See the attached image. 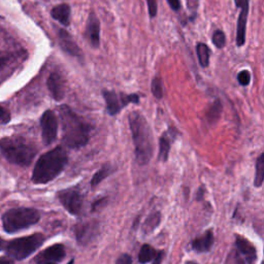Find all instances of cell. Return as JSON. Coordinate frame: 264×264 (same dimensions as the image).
<instances>
[{
    "mask_svg": "<svg viewBox=\"0 0 264 264\" xmlns=\"http://www.w3.org/2000/svg\"><path fill=\"white\" fill-rule=\"evenodd\" d=\"M237 8L241 9V13L237 19L236 27V45L237 47H243L246 42V29L247 21L249 15V0H234Z\"/></svg>",
    "mask_w": 264,
    "mask_h": 264,
    "instance_id": "obj_11",
    "label": "cell"
},
{
    "mask_svg": "<svg viewBox=\"0 0 264 264\" xmlns=\"http://www.w3.org/2000/svg\"><path fill=\"white\" fill-rule=\"evenodd\" d=\"M103 202H107V198H99V199H97L94 203H93V206H92V209L93 210H97V209H99L103 204Z\"/></svg>",
    "mask_w": 264,
    "mask_h": 264,
    "instance_id": "obj_33",
    "label": "cell"
},
{
    "mask_svg": "<svg viewBox=\"0 0 264 264\" xmlns=\"http://www.w3.org/2000/svg\"><path fill=\"white\" fill-rule=\"evenodd\" d=\"M8 61H9V58L6 55L0 54V70H2L7 65Z\"/></svg>",
    "mask_w": 264,
    "mask_h": 264,
    "instance_id": "obj_35",
    "label": "cell"
},
{
    "mask_svg": "<svg viewBox=\"0 0 264 264\" xmlns=\"http://www.w3.org/2000/svg\"><path fill=\"white\" fill-rule=\"evenodd\" d=\"M43 243L45 235L41 233L20 237L8 243L7 255L13 260H23L33 254Z\"/></svg>",
    "mask_w": 264,
    "mask_h": 264,
    "instance_id": "obj_6",
    "label": "cell"
},
{
    "mask_svg": "<svg viewBox=\"0 0 264 264\" xmlns=\"http://www.w3.org/2000/svg\"><path fill=\"white\" fill-rule=\"evenodd\" d=\"M41 136L42 141L46 146H50L54 143L58 135V120L55 113L48 110L40 118Z\"/></svg>",
    "mask_w": 264,
    "mask_h": 264,
    "instance_id": "obj_9",
    "label": "cell"
},
{
    "mask_svg": "<svg viewBox=\"0 0 264 264\" xmlns=\"http://www.w3.org/2000/svg\"><path fill=\"white\" fill-rule=\"evenodd\" d=\"M67 163V152L61 146L56 147L39 157L32 172V182L35 184L50 183L64 170Z\"/></svg>",
    "mask_w": 264,
    "mask_h": 264,
    "instance_id": "obj_3",
    "label": "cell"
},
{
    "mask_svg": "<svg viewBox=\"0 0 264 264\" xmlns=\"http://www.w3.org/2000/svg\"><path fill=\"white\" fill-rule=\"evenodd\" d=\"M66 252L65 248L61 244H56L49 247L45 251H42L38 256L36 257V261L38 264L45 263V262H60L65 258Z\"/></svg>",
    "mask_w": 264,
    "mask_h": 264,
    "instance_id": "obj_15",
    "label": "cell"
},
{
    "mask_svg": "<svg viewBox=\"0 0 264 264\" xmlns=\"http://www.w3.org/2000/svg\"><path fill=\"white\" fill-rule=\"evenodd\" d=\"M128 122L135 144L137 161L141 165H147L154 154V139L151 127L145 116L139 111L129 114Z\"/></svg>",
    "mask_w": 264,
    "mask_h": 264,
    "instance_id": "obj_2",
    "label": "cell"
},
{
    "mask_svg": "<svg viewBox=\"0 0 264 264\" xmlns=\"http://www.w3.org/2000/svg\"><path fill=\"white\" fill-rule=\"evenodd\" d=\"M196 53H197V57L200 66L203 68L207 67L209 64V57H210L209 48L203 42H198L196 46Z\"/></svg>",
    "mask_w": 264,
    "mask_h": 264,
    "instance_id": "obj_21",
    "label": "cell"
},
{
    "mask_svg": "<svg viewBox=\"0 0 264 264\" xmlns=\"http://www.w3.org/2000/svg\"><path fill=\"white\" fill-rule=\"evenodd\" d=\"M160 221H161V215L159 212H156L150 215L143 224V231L146 234L153 232L157 228V226L159 225Z\"/></svg>",
    "mask_w": 264,
    "mask_h": 264,
    "instance_id": "obj_22",
    "label": "cell"
},
{
    "mask_svg": "<svg viewBox=\"0 0 264 264\" xmlns=\"http://www.w3.org/2000/svg\"><path fill=\"white\" fill-rule=\"evenodd\" d=\"M73 262H74V261H73V260H70V262H69V263H68V264H73Z\"/></svg>",
    "mask_w": 264,
    "mask_h": 264,
    "instance_id": "obj_39",
    "label": "cell"
},
{
    "mask_svg": "<svg viewBox=\"0 0 264 264\" xmlns=\"http://www.w3.org/2000/svg\"><path fill=\"white\" fill-rule=\"evenodd\" d=\"M48 89L56 101H61L64 99L66 94V80L59 71L52 72L47 82Z\"/></svg>",
    "mask_w": 264,
    "mask_h": 264,
    "instance_id": "obj_12",
    "label": "cell"
},
{
    "mask_svg": "<svg viewBox=\"0 0 264 264\" xmlns=\"http://www.w3.org/2000/svg\"><path fill=\"white\" fill-rule=\"evenodd\" d=\"M107 112L111 116H117L124 108L130 103L138 104L140 102V95L138 94H125L117 93L115 91L104 90L102 92Z\"/></svg>",
    "mask_w": 264,
    "mask_h": 264,
    "instance_id": "obj_7",
    "label": "cell"
},
{
    "mask_svg": "<svg viewBox=\"0 0 264 264\" xmlns=\"http://www.w3.org/2000/svg\"><path fill=\"white\" fill-rule=\"evenodd\" d=\"M70 13H71L70 7L66 4H62L52 9L51 16L53 19L62 24L64 27H68L70 24V15H71Z\"/></svg>",
    "mask_w": 264,
    "mask_h": 264,
    "instance_id": "obj_18",
    "label": "cell"
},
{
    "mask_svg": "<svg viewBox=\"0 0 264 264\" xmlns=\"http://www.w3.org/2000/svg\"><path fill=\"white\" fill-rule=\"evenodd\" d=\"M157 255V251L150 245L146 244L141 248V251L139 253V261L142 264H146L150 261H152Z\"/></svg>",
    "mask_w": 264,
    "mask_h": 264,
    "instance_id": "obj_25",
    "label": "cell"
},
{
    "mask_svg": "<svg viewBox=\"0 0 264 264\" xmlns=\"http://www.w3.org/2000/svg\"><path fill=\"white\" fill-rule=\"evenodd\" d=\"M222 112H223L222 102L220 99H216L213 102V104L208 108V110L206 111V114H205L206 122L210 125H214L221 118Z\"/></svg>",
    "mask_w": 264,
    "mask_h": 264,
    "instance_id": "obj_19",
    "label": "cell"
},
{
    "mask_svg": "<svg viewBox=\"0 0 264 264\" xmlns=\"http://www.w3.org/2000/svg\"><path fill=\"white\" fill-rule=\"evenodd\" d=\"M7 246H8V243L5 241V240H3V239H0V251H3V250H5L6 248H7Z\"/></svg>",
    "mask_w": 264,
    "mask_h": 264,
    "instance_id": "obj_37",
    "label": "cell"
},
{
    "mask_svg": "<svg viewBox=\"0 0 264 264\" xmlns=\"http://www.w3.org/2000/svg\"><path fill=\"white\" fill-rule=\"evenodd\" d=\"M11 121V114L10 112L4 108L3 105H0V125L7 124Z\"/></svg>",
    "mask_w": 264,
    "mask_h": 264,
    "instance_id": "obj_30",
    "label": "cell"
},
{
    "mask_svg": "<svg viewBox=\"0 0 264 264\" xmlns=\"http://www.w3.org/2000/svg\"><path fill=\"white\" fill-rule=\"evenodd\" d=\"M0 151L9 162L20 166H29L37 154L35 146L21 137L2 140Z\"/></svg>",
    "mask_w": 264,
    "mask_h": 264,
    "instance_id": "obj_4",
    "label": "cell"
},
{
    "mask_svg": "<svg viewBox=\"0 0 264 264\" xmlns=\"http://www.w3.org/2000/svg\"><path fill=\"white\" fill-rule=\"evenodd\" d=\"M152 93L153 95L157 98V99H161L163 97L164 94V88H163V82L162 78L159 76H156L153 82H152V87H151Z\"/></svg>",
    "mask_w": 264,
    "mask_h": 264,
    "instance_id": "obj_26",
    "label": "cell"
},
{
    "mask_svg": "<svg viewBox=\"0 0 264 264\" xmlns=\"http://www.w3.org/2000/svg\"><path fill=\"white\" fill-rule=\"evenodd\" d=\"M40 220L37 209L30 207L11 208L3 216L4 229L8 233H16L35 225Z\"/></svg>",
    "mask_w": 264,
    "mask_h": 264,
    "instance_id": "obj_5",
    "label": "cell"
},
{
    "mask_svg": "<svg viewBox=\"0 0 264 264\" xmlns=\"http://www.w3.org/2000/svg\"><path fill=\"white\" fill-rule=\"evenodd\" d=\"M59 117L62 125L63 144L69 149L85 147L90 140L91 125L65 104L59 107Z\"/></svg>",
    "mask_w": 264,
    "mask_h": 264,
    "instance_id": "obj_1",
    "label": "cell"
},
{
    "mask_svg": "<svg viewBox=\"0 0 264 264\" xmlns=\"http://www.w3.org/2000/svg\"><path fill=\"white\" fill-rule=\"evenodd\" d=\"M213 43L218 48V49H223L226 45V36L225 33L222 30H216L213 34V38H212Z\"/></svg>",
    "mask_w": 264,
    "mask_h": 264,
    "instance_id": "obj_27",
    "label": "cell"
},
{
    "mask_svg": "<svg viewBox=\"0 0 264 264\" xmlns=\"http://www.w3.org/2000/svg\"><path fill=\"white\" fill-rule=\"evenodd\" d=\"M235 245L239 252L246 257L249 264H253L257 259V252L254 245L242 235H236Z\"/></svg>",
    "mask_w": 264,
    "mask_h": 264,
    "instance_id": "obj_16",
    "label": "cell"
},
{
    "mask_svg": "<svg viewBox=\"0 0 264 264\" xmlns=\"http://www.w3.org/2000/svg\"><path fill=\"white\" fill-rule=\"evenodd\" d=\"M132 257L128 254H123L121 255L117 261H116V264H132Z\"/></svg>",
    "mask_w": 264,
    "mask_h": 264,
    "instance_id": "obj_31",
    "label": "cell"
},
{
    "mask_svg": "<svg viewBox=\"0 0 264 264\" xmlns=\"http://www.w3.org/2000/svg\"><path fill=\"white\" fill-rule=\"evenodd\" d=\"M264 180V154L262 153L256 161V172L254 179V186L260 188Z\"/></svg>",
    "mask_w": 264,
    "mask_h": 264,
    "instance_id": "obj_23",
    "label": "cell"
},
{
    "mask_svg": "<svg viewBox=\"0 0 264 264\" xmlns=\"http://www.w3.org/2000/svg\"><path fill=\"white\" fill-rule=\"evenodd\" d=\"M214 245V234L213 232L208 230L202 235L196 237L192 242L191 246L192 249L197 253H205L210 250V248Z\"/></svg>",
    "mask_w": 264,
    "mask_h": 264,
    "instance_id": "obj_17",
    "label": "cell"
},
{
    "mask_svg": "<svg viewBox=\"0 0 264 264\" xmlns=\"http://www.w3.org/2000/svg\"><path fill=\"white\" fill-rule=\"evenodd\" d=\"M170 9L174 12H179L181 10V2L180 0H167Z\"/></svg>",
    "mask_w": 264,
    "mask_h": 264,
    "instance_id": "obj_32",
    "label": "cell"
},
{
    "mask_svg": "<svg viewBox=\"0 0 264 264\" xmlns=\"http://www.w3.org/2000/svg\"><path fill=\"white\" fill-rule=\"evenodd\" d=\"M0 264H15V263L12 258L7 256V257H0Z\"/></svg>",
    "mask_w": 264,
    "mask_h": 264,
    "instance_id": "obj_36",
    "label": "cell"
},
{
    "mask_svg": "<svg viewBox=\"0 0 264 264\" xmlns=\"http://www.w3.org/2000/svg\"><path fill=\"white\" fill-rule=\"evenodd\" d=\"M237 81H239V83L243 87L248 86L250 84V82H251V73H250V71L247 70V69H244L241 72H239V74H237Z\"/></svg>",
    "mask_w": 264,
    "mask_h": 264,
    "instance_id": "obj_28",
    "label": "cell"
},
{
    "mask_svg": "<svg viewBox=\"0 0 264 264\" xmlns=\"http://www.w3.org/2000/svg\"><path fill=\"white\" fill-rule=\"evenodd\" d=\"M85 37L93 48L100 46V21L94 12H90L85 30Z\"/></svg>",
    "mask_w": 264,
    "mask_h": 264,
    "instance_id": "obj_13",
    "label": "cell"
},
{
    "mask_svg": "<svg viewBox=\"0 0 264 264\" xmlns=\"http://www.w3.org/2000/svg\"><path fill=\"white\" fill-rule=\"evenodd\" d=\"M58 41L61 47V49L67 53V54L73 56V57H82L83 56V51L81 48L77 46L75 40L72 38L70 33L66 31L65 29L60 28L58 30Z\"/></svg>",
    "mask_w": 264,
    "mask_h": 264,
    "instance_id": "obj_14",
    "label": "cell"
},
{
    "mask_svg": "<svg viewBox=\"0 0 264 264\" xmlns=\"http://www.w3.org/2000/svg\"><path fill=\"white\" fill-rule=\"evenodd\" d=\"M73 230L77 243L85 246L97 236L99 232V224L97 221H84L76 224Z\"/></svg>",
    "mask_w": 264,
    "mask_h": 264,
    "instance_id": "obj_10",
    "label": "cell"
},
{
    "mask_svg": "<svg viewBox=\"0 0 264 264\" xmlns=\"http://www.w3.org/2000/svg\"><path fill=\"white\" fill-rule=\"evenodd\" d=\"M115 171V168L112 167L110 164L104 165L101 167L92 178L91 180V185L92 186H96V185L100 184L104 179H107L109 175H111Z\"/></svg>",
    "mask_w": 264,
    "mask_h": 264,
    "instance_id": "obj_24",
    "label": "cell"
},
{
    "mask_svg": "<svg viewBox=\"0 0 264 264\" xmlns=\"http://www.w3.org/2000/svg\"><path fill=\"white\" fill-rule=\"evenodd\" d=\"M59 201L64 206L67 212L73 216H78L82 214L84 206V198L81 192L74 189H64L57 194Z\"/></svg>",
    "mask_w": 264,
    "mask_h": 264,
    "instance_id": "obj_8",
    "label": "cell"
},
{
    "mask_svg": "<svg viewBox=\"0 0 264 264\" xmlns=\"http://www.w3.org/2000/svg\"><path fill=\"white\" fill-rule=\"evenodd\" d=\"M163 255H164V253H163L162 251L157 252V255H156V257L154 258L153 264H160L161 261H162V259H163Z\"/></svg>",
    "mask_w": 264,
    "mask_h": 264,
    "instance_id": "obj_34",
    "label": "cell"
},
{
    "mask_svg": "<svg viewBox=\"0 0 264 264\" xmlns=\"http://www.w3.org/2000/svg\"><path fill=\"white\" fill-rule=\"evenodd\" d=\"M147 5H148V12H149V16L153 19L157 16L158 13V5H157V0H146Z\"/></svg>",
    "mask_w": 264,
    "mask_h": 264,
    "instance_id": "obj_29",
    "label": "cell"
},
{
    "mask_svg": "<svg viewBox=\"0 0 264 264\" xmlns=\"http://www.w3.org/2000/svg\"><path fill=\"white\" fill-rule=\"evenodd\" d=\"M41 264H56L55 262H45V263H41Z\"/></svg>",
    "mask_w": 264,
    "mask_h": 264,
    "instance_id": "obj_38",
    "label": "cell"
},
{
    "mask_svg": "<svg viewBox=\"0 0 264 264\" xmlns=\"http://www.w3.org/2000/svg\"><path fill=\"white\" fill-rule=\"evenodd\" d=\"M170 140L167 132L162 135L159 141V155H158V159L162 162H166L169 156V151H170Z\"/></svg>",
    "mask_w": 264,
    "mask_h": 264,
    "instance_id": "obj_20",
    "label": "cell"
}]
</instances>
